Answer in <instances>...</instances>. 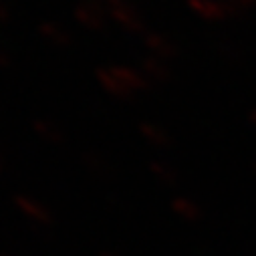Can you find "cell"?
<instances>
[{
  "label": "cell",
  "instance_id": "obj_1",
  "mask_svg": "<svg viewBox=\"0 0 256 256\" xmlns=\"http://www.w3.org/2000/svg\"><path fill=\"white\" fill-rule=\"evenodd\" d=\"M109 16L121 24L123 28L132 30V32H144L146 30V22L142 18V14L138 12V8L132 4V0H103Z\"/></svg>",
  "mask_w": 256,
  "mask_h": 256
},
{
  "label": "cell",
  "instance_id": "obj_2",
  "mask_svg": "<svg viewBox=\"0 0 256 256\" xmlns=\"http://www.w3.org/2000/svg\"><path fill=\"white\" fill-rule=\"evenodd\" d=\"M107 16L109 12L103 0H85L75 6V18L91 30H105Z\"/></svg>",
  "mask_w": 256,
  "mask_h": 256
},
{
  "label": "cell",
  "instance_id": "obj_3",
  "mask_svg": "<svg viewBox=\"0 0 256 256\" xmlns=\"http://www.w3.org/2000/svg\"><path fill=\"white\" fill-rule=\"evenodd\" d=\"M97 79H99V83L103 85V89H105L107 93H111V95H115V97H119V99H130V97H134V93H136L132 87H127V85L123 83L121 77L115 75L113 67H101V69H97Z\"/></svg>",
  "mask_w": 256,
  "mask_h": 256
},
{
  "label": "cell",
  "instance_id": "obj_4",
  "mask_svg": "<svg viewBox=\"0 0 256 256\" xmlns=\"http://www.w3.org/2000/svg\"><path fill=\"white\" fill-rule=\"evenodd\" d=\"M188 4L206 20H222L230 14V8L224 0H188Z\"/></svg>",
  "mask_w": 256,
  "mask_h": 256
},
{
  "label": "cell",
  "instance_id": "obj_5",
  "mask_svg": "<svg viewBox=\"0 0 256 256\" xmlns=\"http://www.w3.org/2000/svg\"><path fill=\"white\" fill-rule=\"evenodd\" d=\"M146 46L150 48V52L154 56H160V58H174L180 48L176 46L174 40H170L168 36H164L162 32H148L146 38H144Z\"/></svg>",
  "mask_w": 256,
  "mask_h": 256
},
{
  "label": "cell",
  "instance_id": "obj_6",
  "mask_svg": "<svg viewBox=\"0 0 256 256\" xmlns=\"http://www.w3.org/2000/svg\"><path fill=\"white\" fill-rule=\"evenodd\" d=\"M38 34L56 46H69L73 40L71 32L65 26H60L58 22H52V20H42L38 24Z\"/></svg>",
  "mask_w": 256,
  "mask_h": 256
},
{
  "label": "cell",
  "instance_id": "obj_7",
  "mask_svg": "<svg viewBox=\"0 0 256 256\" xmlns=\"http://www.w3.org/2000/svg\"><path fill=\"white\" fill-rule=\"evenodd\" d=\"M142 67H144V75L152 81V83H164V81H170V77H172V71H170V67L164 62V58H160V56H146L144 60H142Z\"/></svg>",
  "mask_w": 256,
  "mask_h": 256
},
{
  "label": "cell",
  "instance_id": "obj_8",
  "mask_svg": "<svg viewBox=\"0 0 256 256\" xmlns=\"http://www.w3.org/2000/svg\"><path fill=\"white\" fill-rule=\"evenodd\" d=\"M115 75L123 79V83L127 87H132L134 91H146L150 89L152 81L142 73V71H136V69H130V67H113Z\"/></svg>",
  "mask_w": 256,
  "mask_h": 256
},
{
  "label": "cell",
  "instance_id": "obj_9",
  "mask_svg": "<svg viewBox=\"0 0 256 256\" xmlns=\"http://www.w3.org/2000/svg\"><path fill=\"white\" fill-rule=\"evenodd\" d=\"M32 127H34V132L38 136H42L44 140H50V142H60V132L56 130V127L48 121V119H42V117H36L32 119Z\"/></svg>",
  "mask_w": 256,
  "mask_h": 256
},
{
  "label": "cell",
  "instance_id": "obj_10",
  "mask_svg": "<svg viewBox=\"0 0 256 256\" xmlns=\"http://www.w3.org/2000/svg\"><path fill=\"white\" fill-rule=\"evenodd\" d=\"M140 130H142V134H144L150 142H154V144H166V142H168L166 134L160 130V127H156L154 123H150V121H144V123L140 125Z\"/></svg>",
  "mask_w": 256,
  "mask_h": 256
},
{
  "label": "cell",
  "instance_id": "obj_11",
  "mask_svg": "<svg viewBox=\"0 0 256 256\" xmlns=\"http://www.w3.org/2000/svg\"><path fill=\"white\" fill-rule=\"evenodd\" d=\"M224 2L228 4L230 12L232 10H244V8H250L256 4V0H224Z\"/></svg>",
  "mask_w": 256,
  "mask_h": 256
},
{
  "label": "cell",
  "instance_id": "obj_12",
  "mask_svg": "<svg viewBox=\"0 0 256 256\" xmlns=\"http://www.w3.org/2000/svg\"><path fill=\"white\" fill-rule=\"evenodd\" d=\"M10 67V56L6 50H2V46H0V69H8Z\"/></svg>",
  "mask_w": 256,
  "mask_h": 256
},
{
  "label": "cell",
  "instance_id": "obj_13",
  "mask_svg": "<svg viewBox=\"0 0 256 256\" xmlns=\"http://www.w3.org/2000/svg\"><path fill=\"white\" fill-rule=\"evenodd\" d=\"M8 20H10V12L2 2H0V22H8Z\"/></svg>",
  "mask_w": 256,
  "mask_h": 256
}]
</instances>
